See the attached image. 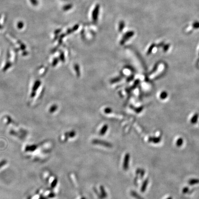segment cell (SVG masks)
<instances>
[{"mask_svg":"<svg viewBox=\"0 0 199 199\" xmlns=\"http://www.w3.org/2000/svg\"><path fill=\"white\" fill-rule=\"evenodd\" d=\"M107 130H108V125H104L102 127L101 131H100V135H101V136L104 135L107 131Z\"/></svg>","mask_w":199,"mask_h":199,"instance_id":"7","label":"cell"},{"mask_svg":"<svg viewBox=\"0 0 199 199\" xmlns=\"http://www.w3.org/2000/svg\"><path fill=\"white\" fill-rule=\"evenodd\" d=\"M193 27L194 28L197 29L199 28V21H195L193 24Z\"/></svg>","mask_w":199,"mask_h":199,"instance_id":"11","label":"cell"},{"mask_svg":"<svg viewBox=\"0 0 199 199\" xmlns=\"http://www.w3.org/2000/svg\"><path fill=\"white\" fill-rule=\"evenodd\" d=\"M82 199H86V198H82Z\"/></svg>","mask_w":199,"mask_h":199,"instance_id":"12","label":"cell"},{"mask_svg":"<svg viewBox=\"0 0 199 199\" xmlns=\"http://www.w3.org/2000/svg\"><path fill=\"white\" fill-rule=\"evenodd\" d=\"M149 179L147 178V179H145L144 182L143 183L142 187H141V192L142 193H144L145 192V191H146V190L147 189V187L148 185V183H149Z\"/></svg>","mask_w":199,"mask_h":199,"instance_id":"5","label":"cell"},{"mask_svg":"<svg viewBox=\"0 0 199 199\" xmlns=\"http://www.w3.org/2000/svg\"><path fill=\"white\" fill-rule=\"evenodd\" d=\"M134 35V32L132 31H128V32L126 33L123 36V39L121 41V43H124L125 41H126L127 40H128L132 36H133Z\"/></svg>","mask_w":199,"mask_h":199,"instance_id":"4","label":"cell"},{"mask_svg":"<svg viewBox=\"0 0 199 199\" xmlns=\"http://www.w3.org/2000/svg\"><path fill=\"white\" fill-rule=\"evenodd\" d=\"M100 190H101V196H100V198H103V199L106 198L107 195V194L104 188L102 186H101V187H100Z\"/></svg>","mask_w":199,"mask_h":199,"instance_id":"6","label":"cell"},{"mask_svg":"<svg viewBox=\"0 0 199 199\" xmlns=\"http://www.w3.org/2000/svg\"><path fill=\"white\" fill-rule=\"evenodd\" d=\"M100 5L99 4H97L95 7L94 9L93 10L92 12V20L94 22H97L98 18L99 13V10H100Z\"/></svg>","mask_w":199,"mask_h":199,"instance_id":"3","label":"cell"},{"mask_svg":"<svg viewBox=\"0 0 199 199\" xmlns=\"http://www.w3.org/2000/svg\"><path fill=\"white\" fill-rule=\"evenodd\" d=\"M130 160V155L129 153H127L125 155L123 162V168L125 171H127L129 169V163Z\"/></svg>","mask_w":199,"mask_h":199,"instance_id":"2","label":"cell"},{"mask_svg":"<svg viewBox=\"0 0 199 199\" xmlns=\"http://www.w3.org/2000/svg\"><path fill=\"white\" fill-rule=\"evenodd\" d=\"M161 139L159 138H156V137H150L149 138V142H153L155 143H157L160 142Z\"/></svg>","mask_w":199,"mask_h":199,"instance_id":"9","label":"cell"},{"mask_svg":"<svg viewBox=\"0 0 199 199\" xmlns=\"http://www.w3.org/2000/svg\"><path fill=\"white\" fill-rule=\"evenodd\" d=\"M125 22L124 21H120L119 23V32L122 31L123 29L125 27Z\"/></svg>","mask_w":199,"mask_h":199,"instance_id":"10","label":"cell"},{"mask_svg":"<svg viewBox=\"0 0 199 199\" xmlns=\"http://www.w3.org/2000/svg\"><path fill=\"white\" fill-rule=\"evenodd\" d=\"M92 143L94 144L101 145L104 147H107L109 148H111L113 147V145L110 143H108L106 141H102L101 140L94 139L93 140Z\"/></svg>","mask_w":199,"mask_h":199,"instance_id":"1","label":"cell"},{"mask_svg":"<svg viewBox=\"0 0 199 199\" xmlns=\"http://www.w3.org/2000/svg\"><path fill=\"white\" fill-rule=\"evenodd\" d=\"M131 195L133 197H134L137 199H144L143 197H141L140 196L139 194L137 192H136L135 191H131Z\"/></svg>","mask_w":199,"mask_h":199,"instance_id":"8","label":"cell"}]
</instances>
